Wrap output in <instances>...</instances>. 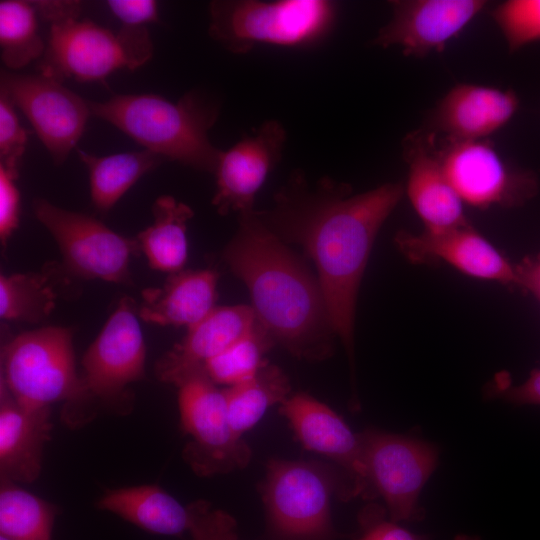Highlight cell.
Instances as JSON below:
<instances>
[{
    "label": "cell",
    "mask_w": 540,
    "mask_h": 540,
    "mask_svg": "<svg viewBox=\"0 0 540 540\" xmlns=\"http://www.w3.org/2000/svg\"><path fill=\"white\" fill-rule=\"evenodd\" d=\"M404 195L401 183H385L351 195L328 178L310 184L294 172L273 208L257 212L282 241L299 244L314 262L332 328L354 368V320L358 290L383 223Z\"/></svg>",
    "instance_id": "1"
},
{
    "label": "cell",
    "mask_w": 540,
    "mask_h": 540,
    "mask_svg": "<svg viewBox=\"0 0 540 540\" xmlns=\"http://www.w3.org/2000/svg\"><path fill=\"white\" fill-rule=\"evenodd\" d=\"M224 258L246 285L255 316L274 341L299 359L331 355L335 332L318 280L255 210L240 215Z\"/></svg>",
    "instance_id": "2"
},
{
    "label": "cell",
    "mask_w": 540,
    "mask_h": 540,
    "mask_svg": "<svg viewBox=\"0 0 540 540\" xmlns=\"http://www.w3.org/2000/svg\"><path fill=\"white\" fill-rule=\"evenodd\" d=\"M91 115L131 137L164 160L215 173L220 149L208 132L218 108L197 92L177 102L156 94H117L106 101L88 100Z\"/></svg>",
    "instance_id": "3"
},
{
    "label": "cell",
    "mask_w": 540,
    "mask_h": 540,
    "mask_svg": "<svg viewBox=\"0 0 540 540\" xmlns=\"http://www.w3.org/2000/svg\"><path fill=\"white\" fill-rule=\"evenodd\" d=\"M336 12L326 0H215L209 5V34L234 54L264 44L309 46L328 35Z\"/></svg>",
    "instance_id": "4"
},
{
    "label": "cell",
    "mask_w": 540,
    "mask_h": 540,
    "mask_svg": "<svg viewBox=\"0 0 540 540\" xmlns=\"http://www.w3.org/2000/svg\"><path fill=\"white\" fill-rule=\"evenodd\" d=\"M347 487L329 468L307 461L271 459L261 484L272 540H335L331 498Z\"/></svg>",
    "instance_id": "5"
},
{
    "label": "cell",
    "mask_w": 540,
    "mask_h": 540,
    "mask_svg": "<svg viewBox=\"0 0 540 540\" xmlns=\"http://www.w3.org/2000/svg\"><path fill=\"white\" fill-rule=\"evenodd\" d=\"M153 54L146 26H122L117 33L91 20L69 18L50 24L39 73L62 82L99 81L118 69L134 70Z\"/></svg>",
    "instance_id": "6"
},
{
    "label": "cell",
    "mask_w": 540,
    "mask_h": 540,
    "mask_svg": "<svg viewBox=\"0 0 540 540\" xmlns=\"http://www.w3.org/2000/svg\"><path fill=\"white\" fill-rule=\"evenodd\" d=\"M146 347L134 303L122 298L82 359V392L65 404L64 421L73 427L93 418V405L116 404L129 384L144 376Z\"/></svg>",
    "instance_id": "7"
},
{
    "label": "cell",
    "mask_w": 540,
    "mask_h": 540,
    "mask_svg": "<svg viewBox=\"0 0 540 540\" xmlns=\"http://www.w3.org/2000/svg\"><path fill=\"white\" fill-rule=\"evenodd\" d=\"M1 365V385L24 407L70 404L81 395L69 328L48 326L19 334L3 347Z\"/></svg>",
    "instance_id": "8"
},
{
    "label": "cell",
    "mask_w": 540,
    "mask_h": 540,
    "mask_svg": "<svg viewBox=\"0 0 540 540\" xmlns=\"http://www.w3.org/2000/svg\"><path fill=\"white\" fill-rule=\"evenodd\" d=\"M360 434L367 474V500L380 496L395 522L423 517L419 496L438 464L433 444L406 435L367 429Z\"/></svg>",
    "instance_id": "9"
},
{
    "label": "cell",
    "mask_w": 540,
    "mask_h": 540,
    "mask_svg": "<svg viewBox=\"0 0 540 540\" xmlns=\"http://www.w3.org/2000/svg\"><path fill=\"white\" fill-rule=\"evenodd\" d=\"M181 427L188 435L183 457L199 476L244 468L251 459L245 440L233 431L224 391L196 372L177 385Z\"/></svg>",
    "instance_id": "10"
},
{
    "label": "cell",
    "mask_w": 540,
    "mask_h": 540,
    "mask_svg": "<svg viewBox=\"0 0 540 540\" xmlns=\"http://www.w3.org/2000/svg\"><path fill=\"white\" fill-rule=\"evenodd\" d=\"M437 153L453 189L470 206L515 207L537 193L536 175L508 164L487 138L453 140L437 136Z\"/></svg>",
    "instance_id": "11"
},
{
    "label": "cell",
    "mask_w": 540,
    "mask_h": 540,
    "mask_svg": "<svg viewBox=\"0 0 540 540\" xmlns=\"http://www.w3.org/2000/svg\"><path fill=\"white\" fill-rule=\"evenodd\" d=\"M37 220L56 241L68 270L87 279L127 283L138 241L122 236L86 214L60 208L45 199L33 204Z\"/></svg>",
    "instance_id": "12"
},
{
    "label": "cell",
    "mask_w": 540,
    "mask_h": 540,
    "mask_svg": "<svg viewBox=\"0 0 540 540\" xmlns=\"http://www.w3.org/2000/svg\"><path fill=\"white\" fill-rule=\"evenodd\" d=\"M0 91L21 109L55 165L63 164L91 115L88 100L42 74L1 71Z\"/></svg>",
    "instance_id": "13"
},
{
    "label": "cell",
    "mask_w": 540,
    "mask_h": 540,
    "mask_svg": "<svg viewBox=\"0 0 540 540\" xmlns=\"http://www.w3.org/2000/svg\"><path fill=\"white\" fill-rule=\"evenodd\" d=\"M485 0H395L392 17L373 44L399 46L405 56L442 52L446 44L485 8Z\"/></svg>",
    "instance_id": "14"
},
{
    "label": "cell",
    "mask_w": 540,
    "mask_h": 540,
    "mask_svg": "<svg viewBox=\"0 0 540 540\" xmlns=\"http://www.w3.org/2000/svg\"><path fill=\"white\" fill-rule=\"evenodd\" d=\"M279 412L306 450L331 459L344 471L349 499L357 496L367 499V474L359 433H354L329 406L306 393L286 398Z\"/></svg>",
    "instance_id": "15"
},
{
    "label": "cell",
    "mask_w": 540,
    "mask_h": 540,
    "mask_svg": "<svg viewBox=\"0 0 540 540\" xmlns=\"http://www.w3.org/2000/svg\"><path fill=\"white\" fill-rule=\"evenodd\" d=\"M286 131L277 120H267L252 135L221 151L215 170L213 206L221 215L254 211V201L269 173L282 157Z\"/></svg>",
    "instance_id": "16"
},
{
    "label": "cell",
    "mask_w": 540,
    "mask_h": 540,
    "mask_svg": "<svg viewBox=\"0 0 540 540\" xmlns=\"http://www.w3.org/2000/svg\"><path fill=\"white\" fill-rule=\"evenodd\" d=\"M394 241L412 263L443 261L474 278L518 285L516 267L470 224L420 234L401 230Z\"/></svg>",
    "instance_id": "17"
},
{
    "label": "cell",
    "mask_w": 540,
    "mask_h": 540,
    "mask_svg": "<svg viewBox=\"0 0 540 540\" xmlns=\"http://www.w3.org/2000/svg\"><path fill=\"white\" fill-rule=\"evenodd\" d=\"M408 166L406 193L427 231L469 224L461 201L450 184L437 153V134L417 130L403 140Z\"/></svg>",
    "instance_id": "18"
},
{
    "label": "cell",
    "mask_w": 540,
    "mask_h": 540,
    "mask_svg": "<svg viewBox=\"0 0 540 540\" xmlns=\"http://www.w3.org/2000/svg\"><path fill=\"white\" fill-rule=\"evenodd\" d=\"M519 105L512 89L459 83L433 110L432 131L453 140L486 139L513 118Z\"/></svg>",
    "instance_id": "19"
},
{
    "label": "cell",
    "mask_w": 540,
    "mask_h": 540,
    "mask_svg": "<svg viewBox=\"0 0 540 540\" xmlns=\"http://www.w3.org/2000/svg\"><path fill=\"white\" fill-rule=\"evenodd\" d=\"M257 323L251 306L215 307L199 323L188 328L185 337L158 360L157 377L177 386L204 370L210 359L249 333Z\"/></svg>",
    "instance_id": "20"
},
{
    "label": "cell",
    "mask_w": 540,
    "mask_h": 540,
    "mask_svg": "<svg viewBox=\"0 0 540 540\" xmlns=\"http://www.w3.org/2000/svg\"><path fill=\"white\" fill-rule=\"evenodd\" d=\"M51 430L50 408L24 407L1 385V478L23 483L35 481Z\"/></svg>",
    "instance_id": "21"
},
{
    "label": "cell",
    "mask_w": 540,
    "mask_h": 540,
    "mask_svg": "<svg viewBox=\"0 0 540 540\" xmlns=\"http://www.w3.org/2000/svg\"><path fill=\"white\" fill-rule=\"evenodd\" d=\"M217 280L218 274L209 269L173 273L161 287L142 292L139 316L145 322L188 329L215 308Z\"/></svg>",
    "instance_id": "22"
},
{
    "label": "cell",
    "mask_w": 540,
    "mask_h": 540,
    "mask_svg": "<svg viewBox=\"0 0 540 540\" xmlns=\"http://www.w3.org/2000/svg\"><path fill=\"white\" fill-rule=\"evenodd\" d=\"M97 507L153 534L181 536L191 525L189 505H182L158 485L107 490Z\"/></svg>",
    "instance_id": "23"
},
{
    "label": "cell",
    "mask_w": 540,
    "mask_h": 540,
    "mask_svg": "<svg viewBox=\"0 0 540 540\" xmlns=\"http://www.w3.org/2000/svg\"><path fill=\"white\" fill-rule=\"evenodd\" d=\"M153 223L137 236L151 268L170 274L182 271L188 256L187 223L193 210L174 197L163 195L152 207Z\"/></svg>",
    "instance_id": "24"
},
{
    "label": "cell",
    "mask_w": 540,
    "mask_h": 540,
    "mask_svg": "<svg viewBox=\"0 0 540 540\" xmlns=\"http://www.w3.org/2000/svg\"><path fill=\"white\" fill-rule=\"evenodd\" d=\"M77 153L89 172L93 205L102 212L111 209L144 174L165 161L145 149L107 156H96L81 149H77Z\"/></svg>",
    "instance_id": "25"
},
{
    "label": "cell",
    "mask_w": 540,
    "mask_h": 540,
    "mask_svg": "<svg viewBox=\"0 0 540 540\" xmlns=\"http://www.w3.org/2000/svg\"><path fill=\"white\" fill-rule=\"evenodd\" d=\"M223 391L231 427L243 438L268 408L289 397L290 383L280 368L268 362L254 378Z\"/></svg>",
    "instance_id": "26"
},
{
    "label": "cell",
    "mask_w": 540,
    "mask_h": 540,
    "mask_svg": "<svg viewBox=\"0 0 540 540\" xmlns=\"http://www.w3.org/2000/svg\"><path fill=\"white\" fill-rule=\"evenodd\" d=\"M58 508L1 478L0 535L11 540H51Z\"/></svg>",
    "instance_id": "27"
},
{
    "label": "cell",
    "mask_w": 540,
    "mask_h": 540,
    "mask_svg": "<svg viewBox=\"0 0 540 540\" xmlns=\"http://www.w3.org/2000/svg\"><path fill=\"white\" fill-rule=\"evenodd\" d=\"M57 298L47 271L0 277V316L4 320L40 322L50 315Z\"/></svg>",
    "instance_id": "28"
},
{
    "label": "cell",
    "mask_w": 540,
    "mask_h": 540,
    "mask_svg": "<svg viewBox=\"0 0 540 540\" xmlns=\"http://www.w3.org/2000/svg\"><path fill=\"white\" fill-rule=\"evenodd\" d=\"M33 1L0 2V56L7 68L20 69L42 58L46 46L38 31Z\"/></svg>",
    "instance_id": "29"
},
{
    "label": "cell",
    "mask_w": 540,
    "mask_h": 540,
    "mask_svg": "<svg viewBox=\"0 0 540 540\" xmlns=\"http://www.w3.org/2000/svg\"><path fill=\"white\" fill-rule=\"evenodd\" d=\"M274 340L258 322L246 335L234 342L204 366L216 385L235 386L254 378L268 363L264 354Z\"/></svg>",
    "instance_id": "30"
},
{
    "label": "cell",
    "mask_w": 540,
    "mask_h": 540,
    "mask_svg": "<svg viewBox=\"0 0 540 540\" xmlns=\"http://www.w3.org/2000/svg\"><path fill=\"white\" fill-rule=\"evenodd\" d=\"M491 14L510 52L540 41V0H507Z\"/></svg>",
    "instance_id": "31"
},
{
    "label": "cell",
    "mask_w": 540,
    "mask_h": 540,
    "mask_svg": "<svg viewBox=\"0 0 540 540\" xmlns=\"http://www.w3.org/2000/svg\"><path fill=\"white\" fill-rule=\"evenodd\" d=\"M191 540H238L237 523L227 512L199 500L189 505Z\"/></svg>",
    "instance_id": "32"
},
{
    "label": "cell",
    "mask_w": 540,
    "mask_h": 540,
    "mask_svg": "<svg viewBox=\"0 0 540 540\" xmlns=\"http://www.w3.org/2000/svg\"><path fill=\"white\" fill-rule=\"evenodd\" d=\"M27 141V131L19 122L14 103L0 91V164L18 169Z\"/></svg>",
    "instance_id": "33"
},
{
    "label": "cell",
    "mask_w": 540,
    "mask_h": 540,
    "mask_svg": "<svg viewBox=\"0 0 540 540\" xmlns=\"http://www.w3.org/2000/svg\"><path fill=\"white\" fill-rule=\"evenodd\" d=\"M360 534L357 540H430L427 535L413 533L386 517L384 508L367 505L359 514Z\"/></svg>",
    "instance_id": "34"
},
{
    "label": "cell",
    "mask_w": 540,
    "mask_h": 540,
    "mask_svg": "<svg viewBox=\"0 0 540 540\" xmlns=\"http://www.w3.org/2000/svg\"><path fill=\"white\" fill-rule=\"evenodd\" d=\"M17 168L0 164V239L4 246L18 227L20 192L16 185Z\"/></svg>",
    "instance_id": "35"
},
{
    "label": "cell",
    "mask_w": 540,
    "mask_h": 540,
    "mask_svg": "<svg viewBox=\"0 0 540 540\" xmlns=\"http://www.w3.org/2000/svg\"><path fill=\"white\" fill-rule=\"evenodd\" d=\"M107 6L122 26L140 27L159 20L154 0H109Z\"/></svg>",
    "instance_id": "36"
},
{
    "label": "cell",
    "mask_w": 540,
    "mask_h": 540,
    "mask_svg": "<svg viewBox=\"0 0 540 540\" xmlns=\"http://www.w3.org/2000/svg\"><path fill=\"white\" fill-rule=\"evenodd\" d=\"M37 14L50 24L69 18H79L80 1H33Z\"/></svg>",
    "instance_id": "37"
},
{
    "label": "cell",
    "mask_w": 540,
    "mask_h": 540,
    "mask_svg": "<svg viewBox=\"0 0 540 540\" xmlns=\"http://www.w3.org/2000/svg\"><path fill=\"white\" fill-rule=\"evenodd\" d=\"M503 397L517 404L540 405V369L534 370L521 385L504 389Z\"/></svg>",
    "instance_id": "38"
},
{
    "label": "cell",
    "mask_w": 540,
    "mask_h": 540,
    "mask_svg": "<svg viewBox=\"0 0 540 540\" xmlns=\"http://www.w3.org/2000/svg\"><path fill=\"white\" fill-rule=\"evenodd\" d=\"M518 286L530 291L540 301V257L516 266Z\"/></svg>",
    "instance_id": "39"
},
{
    "label": "cell",
    "mask_w": 540,
    "mask_h": 540,
    "mask_svg": "<svg viewBox=\"0 0 540 540\" xmlns=\"http://www.w3.org/2000/svg\"><path fill=\"white\" fill-rule=\"evenodd\" d=\"M453 540H480V538L468 534H458L454 537Z\"/></svg>",
    "instance_id": "40"
},
{
    "label": "cell",
    "mask_w": 540,
    "mask_h": 540,
    "mask_svg": "<svg viewBox=\"0 0 540 540\" xmlns=\"http://www.w3.org/2000/svg\"><path fill=\"white\" fill-rule=\"evenodd\" d=\"M0 540H11V539L6 536L0 535Z\"/></svg>",
    "instance_id": "41"
}]
</instances>
